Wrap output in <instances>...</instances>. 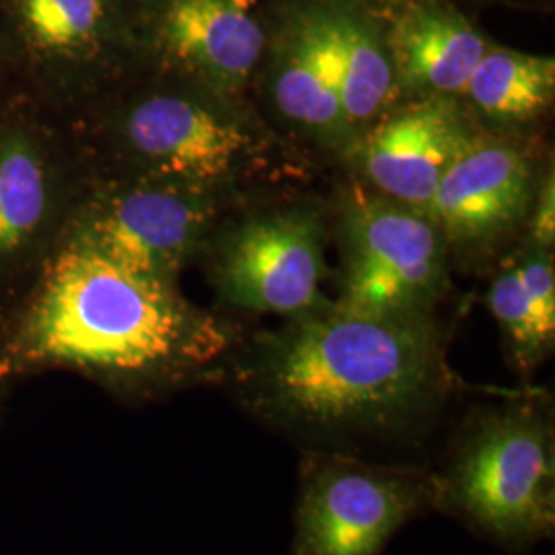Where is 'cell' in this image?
<instances>
[{
	"mask_svg": "<svg viewBox=\"0 0 555 555\" xmlns=\"http://www.w3.org/2000/svg\"><path fill=\"white\" fill-rule=\"evenodd\" d=\"M449 387L426 315L319 307L263 334L243 362V391L259 416L309 435L396 430Z\"/></svg>",
	"mask_w": 555,
	"mask_h": 555,
	"instance_id": "cell-1",
	"label": "cell"
},
{
	"mask_svg": "<svg viewBox=\"0 0 555 555\" xmlns=\"http://www.w3.org/2000/svg\"><path fill=\"white\" fill-rule=\"evenodd\" d=\"M219 319L192 307L171 278L144 274L75 243L41 280L20 357L121 383L190 375L229 346Z\"/></svg>",
	"mask_w": 555,
	"mask_h": 555,
	"instance_id": "cell-2",
	"label": "cell"
},
{
	"mask_svg": "<svg viewBox=\"0 0 555 555\" xmlns=\"http://www.w3.org/2000/svg\"><path fill=\"white\" fill-rule=\"evenodd\" d=\"M552 422L531 405L479 417L437 477V504H449L502 543H529L555 527Z\"/></svg>",
	"mask_w": 555,
	"mask_h": 555,
	"instance_id": "cell-3",
	"label": "cell"
},
{
	"mask_svg": "<svg viewBox=\"0 0 555 555\" xmlns=\"http://www.w3.org/2000/svg\"><path fill=\"white\" fill-rule=\"evenodd\" d=\"M437 502V477L352 456L305 461L293 555H378L412 516Z\"/></svg>",
	"mask_w": 555,
	"mask_h": 555,
	"instance_id": "cell-4",
	"label": "cell"
},
{
	"mask_svg": "<svg viewBox=\"0 0 555 555\" xmlns=\"http://www.w3.org/2000/svg\"><path fill=\"white\" fill-rule=\"evenodd\" d=\"M346 229L348 266L337 305L373 315H426L444 282L437 224L397 202L358 196Z\"/></svg>",
	"mask_w": 555,
	"mask_h": 555,
	"instance_id": "cell-5",
	"label": "cell"
},
{
	"mask_svg": "<svg viewBox=\"0 0 555 555\" xmlns=\"http://www.w3.org/2000/svg\"><path fill=\"white\" fill-rule=\"evenodd\" d=\"M323 233L315 217L282 212L249 220L235 231L217 268L231 305L297 318L323 307Z\"/></svg>",
	"mask_w": 555,
	"mask_h": 555,
	"instance_id": "cell-6",
	"label": "cell"
},
{
	"mask_svg": "<svg viewBox=\"0 0 555 555\" xmlns=\"http://www.w3.org/2000/svg\"><path fill=\"white\" fill-rule=\"evenodd\" d=\"M124 132L151 171L190 183L224 178L251 149V137L238 121L179 95L140 101Z\"/></svg>",
	"mask_w": 555,
	"mask_h": 555,
	"instance_id": "cell-7",
	"label": "cell"
},
{
	"mask_svg": "<svg viewBox=\"0 0 555 555\" xmlns=\"http://www.w3.org/2000/svg\"><path fill=\"white\" fill-rule=\"evenodd\" d=\"M208 224L202 198L178 190H132L101 204L80 245L144 274L171 278Z\"/></svg>",
	"mask_w": 555,
	"mask_h": 555,
	"instance_id": "cell-8",
	"label": "cell"
},
{
	"mask_svg": "<svg viewBox=\"0 0 555 555\" xmlns=\"http://www.w3.org/2000/svg\"><path fill=\"white\" fill-rule=\"evenodd\" d=\"M465 144L455 109L442 98H430L378 124L366 140L362 165L385 196L426 212Z\"/></svg>",
	"mask_w": 555,
	"mask_h": 555,
	"instance_id": "cell-9",
	"label": "cell"
},
{
	"mask_svg": "<svg viewBox=\"0 0 555 555\" xmlns=\"http://www.w3.org/2000/svg\"><path fill=\"white\" fill-rule=\"evenodd\" d=\"M531 169L506 144H472L440 179L426 217L456 241L496 237L527 210Z\"/></svg>",
	"mask_w": 555,
	"mask_h": 555,
	"instance_id": "cell-10",
	"label": "cell"
},
{
	"mask_svg": "<svg viewBox=\"0 0 555 555\" xmlns=\"http://www.w3.org/2000/svg\"><path fill=\"white\" fill-rule=\"evenodd\" d=\"M163 40L179 64L233 91L258 64L263 31L238 0H169Z\"/></svg>",
	"mask_w": 555,
	"mask_h": 555,
	"instance_id": "cell-11",
	"label": "cell"
},
{
	"mask_svg": "<svg viewBox=\"0 0 555 555\" xmlns=\"http://www.w3.org/2000/svg\"><path fill=\"white\" fill-rule=\"evenodd\" d=\"M387 50L393 73L408 87L455 95L465 91L488 46L453 7L422 0L397 21Z\"/></svg>",
	"mask_w": 555,
	"mask_h": 555,
	"instance_id": "cell-12",
	"label": "cell"
},
{
	"mask_svg": "<svg viewBox=\"0 0 555 555\" xmlns=\"http://www.w3.org/2000/svg\"><path fill=\"white\" fill-rule=\"evenodd\" d=\"M274 100L286 118L319 134H334L346 124L325 11L300 17L291 31L278 59Z\"/></svg>",
	"mask_w": 555,
	"mask_h": 555,
	"instance_id": "cell-13",
	"label": "cell"
},
{
	"mask_svg": "<svg viewBox=\"0 0 555 555\" xmlns=\"http://www.w3.org/2000/svg\"><path fill=\"white\" fill-rule=\"evenodd\" d=\"M346 124L373 118L393 89V64L377 31L350 11H325Z\"/></svg>",
	"mask_w": 555,
	"mask_h": 555,
	"instance_id": "cell-14",
	"label": "cell"
},
{
	"mask_svg": "<svg viewBox=\"0 0 555 555\" xmlns=\"http://www.w3.org/2000/svg\"><path fill=\"white\" fill-rule=\"evenodd\" d=\"M554 91V59L486 50L463 93L492 118L529 119L552 103Z\"/></svg>",
	"mask_w": 555,
	"mask_h": 555,
	"instance_id": "cell-15",
	"label": "cell"
},
{
	"mask_svg": "<svg viewBox=\"0 0 555 555\" xmlns=\"http://www.w3.org/2000/svg\"><path fill=\"white\" fill-rule=\"evenodd\" d=\"M52 206L50 171L31 140L0 142V258L15 256L40 235Z\"/></svg>",
	"mask_w": 555,
	"mask_h": 555,
	"instance_id": "cell-16",
	"label": "cell"
},
{
	"mask_svg": "<svg viewBox=\"0 0 555 555\" xmlns=\"http://www.w3.org/2000/svg\"><path fill=\"white\" fill-rule=\"evenodd\" d=\"M20 17L34 48L73 59L100 40L107 0H20Z\"/></svg>",
	"mask_w": 555,
	"mask_h": 555,
	"instance_id": "cell-17",
	"label": "cell"
},
{
	"mask_svg": "<svg viewBox=\"0 0 555 555\" xmlns=\"http://www.w3.org/2000/svg\"><path fill=\"white\" fill-rule=\"evenodd\" d=\"M488 307L508 339L513 357L520 369H533L554 346V337L541 327L529 295L516 274V268L504 270L492 282Z\"/></svg>",
	"mask_w": 555,
	"mask_h": 555,
	"instance_id": "cell-18",
	"label": "cell"
},
{
	"mask_svg": "<svg viewBox=\"0 0 555 555\" xmlns=\"http://www.w3.org/2000/svg\"><path fill=\"white\" fill-rule=\"evenodd\" d=\"M541 327L555 336V274L552 259L533 254L515 266Z\"/></svg>",
	"mask_w": 555,
	"mask_h": 555,
	"instance_id": "cell-19",
	"label": "cell"
},
{
	"mask_svg": "<svg viewBox=\"0 0 555 555\" xmlns=\"http://www.w3.org/2000/svg\"><path fill=\"white\" fill-rule=\"evenodd\" d=\"M531 237L539 249H545L554 243L555 238V185L554 176L543 181L541 194L537 199L535 215H533V231Z\"/></svg>",
	"mask_w": 555,
	"mask_h": 555,
	"instance_id": "cell-20",
	"label": "cell"
},
{
	"mask_svg": "<svg viewBox=\"0 0 555 555\" xmlns=\"http://www.w3.org/2000/svg\"><path fill=\"white\" fill-rule=\"evenodd\" d=\"M387 2H389V0H387Z\"/></svg>",
	"mask_w": 555,
	"mask_h": 555,
	"instance_id": "cell-21",
	"label": "cell"
}]
</instances>
